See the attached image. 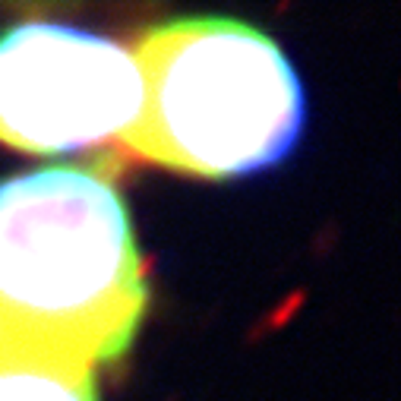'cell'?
Listing matches in <instances>:
<instances>
[{
	"label": "cell",
	"mask_w": 401,
	"mask_h": 401,
	"mask_svg": "<svg viewBox=\"0 0 401 401\" xmlns=\"http://www.w3.org/2000/svg\"><path fill=\"white\" fill-rule=\"evenodd\" d=\"M142 76L130 47L64 23L0 35V142L29 155L83 152L139 117Z\"/></svg>",
	"instance_id": "cell-3"
},
{
	"label": "cell",
	"mask_w": 401,
	"mask_h": 401,
	"mask_svg": "<svg viewBox=\"0 0 401 401\" xmlns=\"http://www.w3.org/2000/svg\"><path fill=\"white\" fill-rule=\"evenodd\" d=\"M0 401H98L95 370L6 344L0 354Z\"/></svg>",
	"instance_id": "cell-4"
},
{
	"label": "cell",
	"mask_w": 401,
	"mask_h": 401,
	"mask_svg": "<svg viewBox=\"0 0 401 401\" xmlns=\"http://www.w3.org/2000/svg\"><path fill=\"white\" fill-rule=\"evenodd\" d=\"M142 107L120 146L193 178L272 168L303 133V86L266 32L237 19H178L133 47Z\"/></svg>",
	"instance_id": "cell-2"
},
{
	"label": "cell",
	"mask_w": 401,
	"mask_h": 401,
	"mask_svg": "<svg viewBox=\"0 0 401 401\" xmlns=\"http://www.w3.org/2000/svg\"><path fill=\"white\" fill-rule=\"evenodd\" d=\"M149 310L127 202L98 165L0 183V332L10 344L111 366Z\"/></svg>",
	"instance_id": "cell-1"
},
{
	"label": "cell",
	"mask_w": 401,
	"mask_h": 401,
	"mask_svg": "<svg viewBox=\"0 0 401 401\" xmlns=\"http://www.w3.org/2000/svg\"><path fill=\"white\" fill-rule=\"evenodd\" d=\"M6 344H10V342H6V338H4V332H0V354H4V348H6Z\"/></svg>",
	"instance_id": "cell-5"
}]
</instances>
